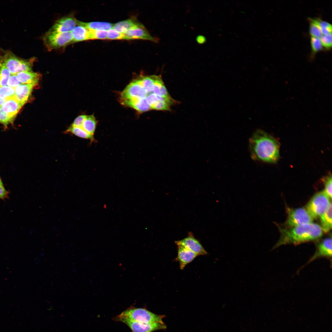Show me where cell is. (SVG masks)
<instances>
[{"label":"cell","instance_id":"obj_1","mask_svg":"<svg viewBox=\"0 0 332 332\" xmlns=\"http://www.w3.org/2000/svg\"><path fill=\"white\" fill-rule=\"evenodd\" d=\"M279 147L275 139L261 129L255 130L249 140L250 155L255 160L276 163L279 158Z\"/></svg>","mask_w":332,"mask_h":332},{"label":"cell","instance_id":"obj_2","mask_svg":"<svg viewBox=\"0 0 332 332\" xmlns=\"http://www.w3.org/2000/svg\"><path fill=\"white\" fill-rule=\"evenodd\" d=\"M280 237L274 246L289 243H299L315 240L321 237L322 230L318 224L310 223L295 227L281 228Z\"/></svg>","mask_w":332,"mask_h":332},{"label":"cell","instance_id":"obj_3","mask_svg":"<svg viewBox=\"0 0 332 332\" xmlns=\"http://www.w3.org/2000/svg\"><path fill=\"white\" fill-rule=\"evenodd\" d=\"M34 60V58H20L10 51H0V63L7 68L11 75H16L21 72L32 71Z\"/></svg>","mask_w":332,"mask_h":332},{"label":"cell","instance_id":"obj_4","mask_svg":"<svg viewBox=\"0 0 332 332\" xmlns=\"http://www.w3.org/2000/svg\"><path fill=\"white\" fill-rule=\"evenodd\" d=\"M118 316L143 323H164L162 321V318L164 317L163 315H156L144 308L131 307L124 311Z\"/></svg>","mask_w":332,"mask_h":332},{"label":"cell","instance_id":"obj_5","mask_svg":"<svg viewBox=\"0 0 332 332\" xmlns=\"http://www.w3.org/2000/svg\"><path fill=\"white\" fill-rule=\"evenodd\" d=\"M330 198L323 191L314 195L306 207V209L313 219L320 216L330 204Z\"/></svg>","mask_w":332,"mask_h":332},{"label":"cell","instance_id":"obj_6","mask_svg":"<svg viewBox=\"0 0 332 332\" xmlns=\"http://www.w3.org/2000/svg\"><path fill=\"white\" fill-rule=\"evenodd\" d=\"M147 95L143 86L135 80L128 85L122 92L121 101L124 105L128 106L137 100L145 98Z\"/></svg>","mask_w":332,"mask_h":332},{"label":"cell","instance_id":"obj_7","mask_svg":"<svg viewBox=\"0 0 332 332\" xmlns=\"http://www.w3.org/2000/svg\"><path fill=\"white\" fill-rule=\"evenodd\" d=\"M43 40L46 46L49 49L64 47L73 42L71 32H47Z\"/></svg>","mask_w":332,"mask_h":332},{"label":"cell","instance_id":"obj_8","mask_svg":"<svg viewBox=\"0 0 332 332\" xmlns=\"http://www.w3.org/2000/svg\"><path fill=\"white\" fill-rule=\"evenodd\" d=\"M287 212L286 224L289 227L311 223L314 219L305 208H288Z\"/></svg>","mask_w":332,"mask_h":332},{"label":"cell","instance_id":"obj_9","mask_svg":"<svg viewBox=\"0 0 332 332\" xmlns=\"http://www.w3.org/2000/svg\"><path fill=\"white\" fill-rule=\"evenodd\" d=\"M115 320L125 323L130 328L132 332H152L157 330L165 329L166 328L164 323H143L120 317L118 316L115 318Z\"/></svg>","mask_w":332,"mask_h":332},{"label":"cell","instance_id":"obj_10","mask_svg":"<svg viewBox=\"0 0 332 332\" xmlns=\"http://www.w3.org/2000/svg\"><path fill=\"white\" fill-rule=\"evenodd\" d=\"M177 246L184 247L196 254L198 256L206 255L208 253L200 242L190 232L188 236L180 240L176 241Z\"/></svg>","mask_w":332,"mask_h":332},{"label":"cell","instance_id":"obj_11","mask_svg":"<svg viewBox=\"0 0 332 332\" xmlns=\"http://www.w3.org/2000/svg\"><path fill=\"white\" fill-rule=\"evenodd\" d=\"M78 21L71 16L63 17L57 21L47 32H71L77 25Z\"/></svg>","mask_w":332,"mask_h":332},{"label":"cell","instance_id":"obj_12","mask_svg":"<svg viewBox=\"0 0 332 332\" xmlns=\"http://www.w3.org/2000/svg\"><path fill=\"white\" fill-rule=\"evenodd\" d=\"M126 40L141 39L157 42L159 39L151 35L144 26L130 29L124 34Z\"/></svg>","mask_w":332,"mask_h":332},{"label":"cell","instance_id":"obj_13","mask_svg":"<svg viewBox=\"0 0 332 332\" xmlns=\"http://www.w3.org/2000/svg\"><path fill=\"white\" fill-rule=\"evenodd\" d=\"M177 255L176 258L182 270L188 264L193 261L198 255L191 251L180 246H177Z\"/></svg>","mask_w":332,"mask_h":332},{"label":"cell","instance_id":"obj_14","mask_svg":"<svg viewBox=\"0 0 332 332\" xmlns=\"http://www.w3.org/2000/svg\"><path fill=\"white\" fill-rule=\"evenodd\" d=\"M22 106L14 95L9 98L0 108L9 117L15 118Z\"/></svg>","mask_w":332,"mask_h":332},{"label":"cell","instance_id":"obj_15","mask_svg":"<svg viewBox=\"0 0 332 332\" xmlns=\"http://www.w3.org/2000/svg\"><path fill=\"white\" fill-rule=\"evenodd\" d=\"M35 85L34 84H21L14 88L15 96L22 106L27 101Z\"/></svg>","mask_w":332,"mask_h":332},{"label":"cell","instance_id":"obj_16","mask_svg":"<svg viewBox=\"0 0 332 332\" xmlns=\"http://www.w3.org/2000/svg\"><path fill=\"white\" fill-rule=\"evenodd\" d=\"M332 239L328 238L324 239L318 245L317 250L309 262L318 257L332 256Z\"/></svg>","mask_w":332,"mask_h":332},{"label":"cell","instance_id":"obj_17","mask_svg":"<svg viewBox=\"0 0 332 332\" xmlns=\"http://www.w3.org/2000/svg\"><path fill=\"white\" fill-rule=\"evenodd\" d=\"M144 26L142 24L135 20L129 18L122 21L114 24L112 28L122 34H124L128 31L134 28Z\"/></svg>","mask_w":332,"mask_h":332},{"label":"cell","instance_id":"obj_18","mask_svg":"<svg viewBox=\"0 0 332 332\" xmlns=\"http://www.w3.org/2000/svg\"><path fill=\"white\" fill-rule=\"evenodd\" d=\"M21 84H37L39 79L40 74L31 71L21 72L16 74Z\"/></svg>","mask_w":332,"mask_h":332},{"label":"cell","instance_id":"obj_19","mask_svg":"<svg viewBox=\"0 0 332 332\" xmlns=\"http://www.w3.org/2000/svg\"><path fill=\"white\" fill-rule=\"evenodd\" d=\"M73 42H79L90 39V32L89 29L78 24L71 32Z\"/></svg>","mask_w":332,"mask_h":332},{"label":"cell","instance_id":"obj_20","mask_svg":"<svg viewBox=\"0 0 332 332\" xmlns=\"http://www.w3.org/2000/svg\"><path fill=\"white\" fill-rule=\"evenodd\" d=\"M320 217L321 227L325 232L329 231L332 228V203L330 204L325 211Z\"/></svg>","mask_w":332,"mask_h":332},{"label":"cell","instance_id":"obj_21","mask_svg":"<svg viewBox=\"0 0 332 332\" xmlns=\"http://www.w3.org/2000/svg\"><path fill=\"white\" fill-rule=\"evenodd\" d=\"M78 24L83 26L91 30H104L108 31L112 28L113 24L104 22H84L78 21Z\"/></svg>","mask_w":332,"mask_h":332},{"label":"cell","instance_id":"obj_22","mask_svg":"<svg viewBox=\"0 0 332 332\" xmlns=\"http://www.w3.org/2000/svg\"><path fill=\"white\" fill-rule=\"evenodd\" d=\"M158 76L156 75L144 76L136 81L143 86L148 95L152 93L155 83Z\"/></svg>","mask_w":332,"mask_h":332},{"label":"cell","instance_id":"obj_23","mask_svg":"<svg viewBox=\"0 0 332 332\" xmlns=\"http://www.w3.org/2000/svg\"><path fill=\"white\" fill-rule=\"evenodd\" d=\"M97 123L96 119L93 115H87L81 128L94 137Z\"/></svg>","mask_w":332,"mask_h":332},{"label":"cell","instance_id":"obj_24","mask_svg":"<svg viewBox=\"0 0 332 332\" xmlns=\"http://www.w3.org/2000/svg\"><path fill=\"white\" fill-rule=\"evenodd\" d=\"M152 93L160 97L171 98L160 77L158 76L154 84Z\"/></svg>","mask_w":332,"mask_h":332},{"label":"cell","instance_id":"obj_25","mask_svg":"<svg viewBox=\"0 0 332 332\" xmlns=\"http://www.w3.org/2000/svg\"><path fill=\"white\" fill-rule=\"evenodd\" d=\"M65 133H71L80 138L89 139L91 142L94 140L93 137L84 131L81 128L70 126L64 132Z\"/></svg>","mask_w":332,"mask_h":332},{"label":"cell","instance_id":"obj_26","mask_svg":"<svg viewBox=\"0 0 332 332\" xmlns=\"http://www.w3.org/2000/svg\"><path fill=\"white\" fill-rule=\"evenodd\" d=\"M174 102L172 98L159 97L158 100L152 107V109L158 110H169L170 106Z\"/></svg>","mask_w":332,"mask_h":332},{"label":"cell","instance_id":"obj_27","mask_svg":"<svg viewBox=\"0 0 332 332\" xmlns=\"http://www.w3.org/2000/svg\"><path fill=\"white\" fill-rule=\"evenodd\" d=\"M128 106L133 108L140 113L145 112L152 109L146 98L137 100L130 104Z\"/></svg>","mask_w":332,"mask_h":332},{"label":"cell","instance_id":"obj_28","mask_svg":"<svg viewBox=\"0 0 332 332\" xmlns=\"http://www.w3.org/2000/svg\"><path fill=\"white\" fill-rule=\"evenodd\" d=\"M309 33L311 37L320 38L323 35L314 18H309Z\"/></svg>","mask_w":332,"mask_h":332},{"label":"cell","instance_id":"obj_29","mask_svg":"<svg viewBox=\"0 0 332 332\" xmlns=\"http://www.w3.org/2000/svg\"><path fill=\"white\" fill-rule=\"evenodd\" d=\"M11 74L3 65L0 63V85L1 87L6 86Z\"/></svg>","mask_w":332,"mask_h":332},{"label":"cell","instance_id":"obj_30","mask_svg":"<svg viewBox=\"0 0 332 332\" xmlns=\"http://www.w3.org/2000/svg\"><path fill=\"white\" fill-rule=\"evenodd\" d=\"M314 19L320 29L323 35L332 34V26L331 24L320 18H314Z\"/></svg>","mask_w":332,"mask_h":332},{"label":"cell","instance_id":"obj_31","mask_svg":"<svg viewBox=\"0 0 332 332\" xmlns=\"http://www.w3.org/2000/svg\"><path fill=\"white\" fill-rule=\"evenodd\" d=\"M89 30L90 32V39H107V30Z\"/></svg>","mask_w":332,"mask_h":332},{"label":"cell","instance_id":"obj_32","mask_svg":"<svg viewBox=\"0 0 332 332\" xmlns=\"http://www.w3.org/2000/svg\"><path fill=\"white\" fill-rule=\"evenodd\" d=\"M310 42L312 51L314 54L323 49L324 48L320 38L311 37Z\"/></svg>","mask_w":332,"mask_h":332},{"label":"cell","instance_id":"obj_33","mask_svg":"<svg viewBox=\"0 0 332 332\" xmlns=\"http://www.w3.org/2000/svg\"><path fill=\"white\" fill-rule=\"evenodd\" d=\"M15 94L14 88L8 86L0 88V98H9L14 96Z\"/></svg>","mask_w":332,"mask_h":332},{"label":"cell","instance_id":"obj_34","mask_svg":"<svg viewBox=\"0 0 332 332\" xmlns=\"http://www.w3.org/2000/svg\"><path fill=\"white\" fill-rule=\"evenodd\" d=\"M332 180L331 174L329 175L322 179L325 187L323 191L331 199L332 198Z\"/></svg>","mask_w":332,"mask_h":332},{"label":"cell","instance_id":"obj_35","mask_svg":"<svg viewBox=\"0 0 332 332\" xmlns=\"http://www.w3.org/2000/svg\"><path fill=\"white\" fill-rule=\"evenodd\" d=\"M14 119V118L9 117L0 108V123L4 125L5 129L7 128L9 124L13 123Z\"/></svg>","mask_w":332,"mask_h":332},{"label":"cell","instance_id":"obj_36","mask_svg":"<svg viewBox=\"0 0 332 332\" xmlns=\"http://www.w3.org/2000/svg\"><path fill=\"white\" fill-rule=\"evenodd\" d=\"M107 39L110 40H126L124 34H121L113 28L108 31Z\"/></svg>","mask_w":332,"mask_h":332},{"label":"cell","instance_id":"obj_37","mask_svg":"<svg viewBox=\"0 0 332 332\" xmlns=\"http://www.w3.org/2000/svg\"><path fill=\"white\" fill-rule=\"evenodd\" d=\"M322 44L325 49L329 50L332 47V34L323 35L320 38Z\"/></svg>","mask_w":332,"mask_h":332},{"label":"cell","instance_id":"obj_38","mask_svg":"<svg viewBox=\"0 0 332 332\" xmlns=\"http://www.w3.org/2000/svg\"><path fill=\"white\" fill-rule=\"evenodd\" d=\"M21 84L16 75H11L7 83L8 86L15 88Z\"/></svg>","mask_w":332,"mask_h":332},{"label":"cell","instance_id":"obj_39","mask_svg":"<svg viewBox=\"0 0 332 332\" xmlns=\"http://www.w3.org/2000/svg\"><path fill=\"white\" fill-rule=\"evenodd\" d=\"M86 116L81 115L78 116L74 120L71 126L81 127Z\"/></svg>","mask_w":332,"mask_h":332},{"label":"cell","instance_id":"obj_40","mask_svg":"<svg viewBox=\"0 0 332 332\" xmlns=\"http://www.w3.org/2000/svg\"><path fill=\"white\" fill-rule=\"evenodd\" d=\"M8 194L9 192L5 189L3 185H0V199L7 198Z\"/></svg>","mask_w":332,"mask_h":332},{"label":"cell","instance_id":"obj_41","mask_svg":"<svg viewBox=\"0 0 332 332\" xmlns=\"http://www.w3.org/2000/svg\"><path fill=\"white\" fill-rule=\"evenodd\" d=\"M196 41L199 44H202L205 42L206 39L204 36L200 35L196 37Z\"/></svg>","mask_w":332,"mask_h":332},{"label":"cell","instance_id":"obj_42","mask_svg":"<svg viewBox=\"0 0 332 332\" xmlns=\"http://www.w3.org/2000/svg\"><path fill=\"white\" fill-rule=\"evenodd\" d=\"M8 98H0V107L6 101Z\"/></svg>","mask_w":332,"mask_h":332},{"label":"cell","instance_id":"obj_43","mask_svg":"<svg viewBox=\"0 0 332 332\" xmlns=\"http://www.w3.org/2000/svg\"><path fill=\"white\" fill-rule=\"evenodd\" d=\"M0 185H3L2 183V180L1 177H0Z\"/></svg>","mask_w":332,"mask_h":332},{"label":"cell","instance_id":"obj_44","mask_svg":"<svg viewBox=\"0 0 332 332\" xmlns=\"http://www.w3.org/2000/svg\"><path fill=\"white\" fill-rule=\"evenodd\" d=\"M0 87H1V86H0Z\"/></svg>","mask_w":332,"mask_h":332},{"label":"cell","instance_id":"obj_45","mask_svg":"<svg viewBox=\"0 0 332 332\" xmlns=\"http://www.w3.org/2000/svg\"></svg>","mask_w":332,"mask_h":332}]
</instances>
